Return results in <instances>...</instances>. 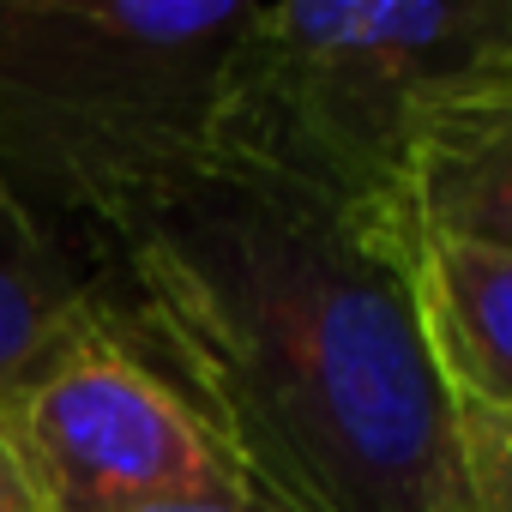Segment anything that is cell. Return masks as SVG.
I'll use <instances>...</instances> for the list:
<instances>
[{"label": "cell", "mask_w": 512, "mask_h": 512, "mask_svg": "<svg viewBox=\"0 0 512 512\" xmlns=\"http://www.w3.org/2000/svg\"><path fill=\"white\" fill-rule=\"evenodd\" d=\"M416 223L199 163L91 247L103 308L284 512H464L458 404L416 320Z\"/></svg>", "instance_id": "cell-1"}, {"label": "cell", "mask_w": 512, "mask_h": 512, "mask_svg": "<svg viewBox=\"0 0 512 512\" xmlns=\"http://www.w3.org/2000/svg\"><path fill=\"white\" fill-rule=\"evenodd\" d=\"M253 0H0V187L73 247L211 163Z\"/></svg>", "instance_id": "cell-2"}, {"label": "cell", "mask_w": 512, "mask_h": 512, "mask_svg": "<svg viewBox=\"0 0 512 512\" xmlns=\"http://www.w3.org/2000/svg\"><path fill=\"white\" fill-rule=\"evenodd\" d=\"M512 91V0H284L235 37L211 157L410 217L428 127Z\"/></svg>", "instance_id": "cell-3"}, {"label": "cell", "mask_w": 512, "mask_h": 512, "mask_svg": "<svg viewBox=\"0 0 512 512\" xmlns=\"http://www.w3.org/2000/svg\"><path fill=\"white\" fill-rule=\"evenodd\" d=\"M37 512H163L253 494L193 392L103 308L19 392L0 398Z\"/></svg>", "instance_id": "cell-4"}, {"label": "cell", "mask_w": 512, "mask_h": 512, "mask_svg": "<svg viewBox=\"0 0 512 512\" xmlns=\"http://www.w3.org/2000/svg\"><path fill=\"white\" fill-rule=\"evenodd\" d=\"M416 320L458 410L512 416V247L416 235Z\"/></svg>", "instance_id": "cell-5"}, {"label": "cell", "mask_w": 512, "mask_h": 512, "mask_svg": "<svg viewBox=\"0 0 512 512\" xmlns=\"http://www.w3.org/2000/svg\"><path fill=\"white\" fill-rule=\"evenodd\" d=\"M97 314V272L0 187V398L19 392Z\"/></svg>", "instance_id": "cell-6"}, {"label": "cell", "mask_w": 512, "mask_h": 512, "mask_svg": "<svg viewBox=\"0 0 512 512\" xmlns=\"http://www.w3.org/2000/svg\"><path fill=\"white\" fill-rule=\"evenodd\" d=\"M416 229L512 247V91L440 115L410 175Z\"/></svg>", "instance_id": "cell-7"}, {"label": "cell", "mask_w": 512, "mask_h": 512, "mask_svg": "<svg viewBox=\"0 0 512 512\" xmlns=\"http://www.w3.org/2000/svg\"><path fill=\"white\" fill-rule=\"evenodd\" d=\"M464 512H512V416L458 410Z\"/></svg>", "instance_id": "cell-8"}, {"label": "cell", "mask_w": 512, "mask_h": 512, "mask_svg": "<svg viewBox=\"0 0 512 512\" xmlns=\"http://www.w3.org/2000/svg\"><path fill=\"white\" fill-rule=\"evenodd\" d=\"M0 512H37L31 494H25V476H19V464H13L7 434H0Z\"/></svg>", "instance_id": "cell-9"}, {"label": "cell", "mask_w": 512, "mask_h": 512, "mask_svg": "<svg viewBox=\"0 0 512 512\" xmlns=\"http://www.w3.org/2000/svg\"><path fill=\"white\" fill-rule=\"evenodd\" d=\"M163 512H284L266 494H235V500H199V506H163Z\"/></svg>", "instance_id": "cell-10"}]
</instances>
